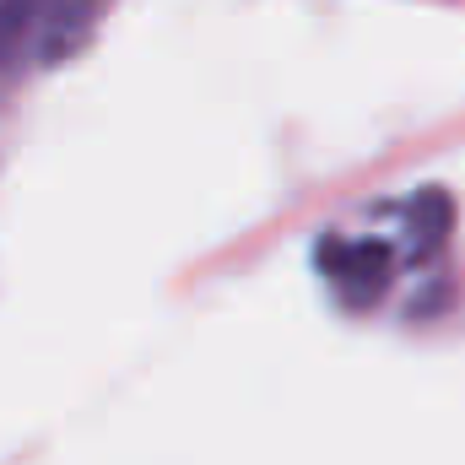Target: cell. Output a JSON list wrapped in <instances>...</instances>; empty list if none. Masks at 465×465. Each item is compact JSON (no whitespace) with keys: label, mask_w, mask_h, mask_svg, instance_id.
<instances>
[{"label":"cell","mask_w":465,"mask_h":465,"mask_svg":"<svg viewBox=\"0 0 465 465\" xmlns=\"http://www.w3.org/2000/svg\"><path fill=\"white\" fill-rule=\"evenodd\" d=\"M314 265L325 271V282L347 298V303H373L390 282V249L384 243H362V238H320Z\"/></svg>","instance_id":"cell-1"}]
</instances>
